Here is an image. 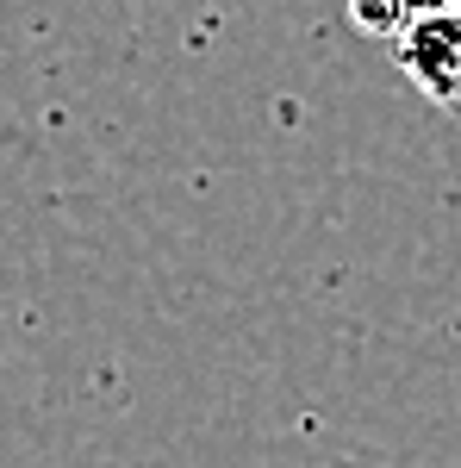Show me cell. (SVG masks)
Listing matches in <instances>:
<instances>
[{"mask_svg":"<svg viewBox=\"0 0 461 468\" xmlns=\"http://www.w3.org/2000/svg\"><path fill=\"white\" fill-rule=\"evenodd\" d=\"M393 63L412 75V88L430 107H456V81H461V19L456 6L443 13H418L393 32Z\"/></svg>","mask_w":461,"mask_h":468,"instance_id":"cell-1","label":"cell"},{"mask_svg":"<svg viewBox=\"0 0 461 468\" xmlns=\"http://www.w3.org/2000/svg\"><path fill=\"white\" fill-rule=\"evenodd\" d=\"M418 13H443V6H456V0H412Z\"/></svg>","mask_w":461,"mask_h":468,"instance_id":"cell-2","label":"cell"}]
</instances>
